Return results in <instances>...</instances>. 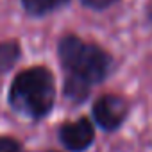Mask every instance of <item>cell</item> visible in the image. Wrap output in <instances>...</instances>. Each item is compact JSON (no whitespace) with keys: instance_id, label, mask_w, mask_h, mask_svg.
<instances>
[{"instance_id":"obj_9","label":"cell","mask_w":152,"mask_h":152,"mask_svg":"<svg viewBox=\"0 0 152 152\" xmlns=\"http://www.w3.org/2000/svg\"><path fill=\"white\" fill-rule=\"evenodd\" d=\"M145 22H147V25L152 29V2H148L147 7H145Z\"/></svg>"},{"instance_id":"obj_8","label":"cell","mask_w":152,"mask_h":152,"mask_svg":"<svg viewBox=\"0 0 152 152\" xmlns=\"http://www.w3.org/2000/svg\"><path fill=\"white\" fill-rule=\"evenodd\" d=\"M0 152H23V143L11 134H0Z\"/></svg>"},{"instance_id":"obj_10","label":"cell","mask_w":152,"mask_h":152,"mask_svg":"<svg viewBox=\"0 0 152 152\" xmlns=\"http://www.w3.org/2000/svg\"><path fill=\"white\" fill-rule=\"evenodd\" d=\"M56 2H57V4H59V7L63 9V7H66V6L72 2V0H56Z\"/></svg>"},{"instance_id":"obj_7","label":"cell","mask_w":152,"mask_h":152,"mask_svg":"<svg viewBox=\"0 0 152 152\" xmlns=\"http://www.w3.org/2000/svg\"><path fill=\"white\" fill-rule=\"evenodd\" d=\"M120 0H79V4L88 9V11H95V13H102L107 11L111 7H115Z\"/></svg>"},{"instance_id":"obj_6","label":"cell","mask_w":152,"mask_h":152,"mask_svg":"<svg viewBox=\"0 0 152 152\" xmlns=\"http://www.w3.org/2000/svg\"><path fill=\"white\" fill-rule=\"evenodd\" d=\"M20 4L23 13L31 18H45L61 9L56 0H20Z\"/></svg>"},{"instance_id":"obj_4","label":"cell","mask_w":152,"mask_h":152,"mask_svg":"<svg viewBox=\"0 0 152 152\" xmlns=\"http://www.w3.org/2000/svg\"><path fill=\"white\" fill-rule=\"evenodd\" d=\"M97 127L90 116L64 120L57 127V140L68 152H86L95 143Z\"/></svg>"},{"instance_id":"obj_11","label":"cell","mask_w":152,"mask_h":152,"mask_svg":"<svg viewBox=\"0 0 152 152\" xmlns=\"http://www.w3.org/2000/svg\"><path fill=\"white\" fill-rule=\"evenodd\" d=\"M45 152H61V150H54V148H48V150H45Z\"/></svg>"},{"instance_id":"obj_2","label":"cell","mask_w":152,"mask_h":152,"mask_svg":"<svg viewBox=\"0 0 152 152\" xmlns=\"http://www.w3.org/2000/svg\"><path fill=\"white\" fill-rule=\"evenodd\" d=\"M57 99L54 72L45 64H34L20 70L7 88L9 107L32 122L52 115Z\"/></svg>"},{"instance_id":"obj_1","label":"cell","mask_w":152,"mask_h":152,"mask_svg":"<svg viewBox=\"0 0 152 152\" xmlns=\"http://www.w3.org/2000/svg\"><path fill=\"white\" fill-rule=\"evenodd\" d=\"M56 56L64 73L63 79L79 83L91 91L111 77L116 64L106 47L84 39L75 32H66L57 39Z\"/></svg>"},{"instance_id":"obj_5","label":"cell","mask_w":152,"mask_h":152,"mask_svg":"<svg viewBox=\"0 0 152 152\" xmlns=\"http://www.w3.org/2000/svg\"><path fill=\"white\" fill-rule=\"evenodd\" d=\"M23 47L18 38H7L0 41V75L9 73L22 59Z\"/></svg>"},{"instance_id":"obj_3","label":"cell","mask_w":152,"mask_h":152,"mask_svg":"<svg viewBox=\"0 0 152 152\" xmlns=\"http://www.w3.org/2000/svg\"><path fill=\"white\" fill-rule=\"evenodd\" d=\"M131 115V100L120 93H102L91 104V122L104 132H116Z\"/></svg>"}]
</instances>
